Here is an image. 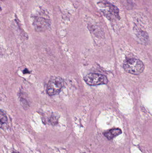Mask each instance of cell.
Returning a JSON list of instances; mask_svg holds the SVG:
<instances>
[{"mask_svg": "<svg viewBox=\"0 0 152 153\" xmlns=\"http://www.w3.org/2000/svg\"><path fill=\"white\" fill-rule=\"evenodd\" d=\"M84 80L87 84L90 85L105 84L108 82L107 77L99 74H90L84 77Z\"/></svg>", "mask_w": 152, "mask_h": 153, "instance_id": "cell-3", "label": "cell"}, {"mask_svg": "<svg viewBox=\"0 0 152 153\" xmlns=\"http://www.w3.org/2000/svg\"><path fill=\"white\" fill-rule=\"evenodd\" d=\"M123 67L125 71L131 74H140L144 70L143 63L138 59H130L124 62Z\"/></svg>", "mask_w": 152, "mask_h": 153, "instance_id": "cell-1", "label": "cell"}, {"mask_svg": "<svg viewBox=\"0 0 152 153\" xmlns=\"http://www.w3.org/2000/svg\"><path fill=\"white\" fill-rule=\"evenodd\" d=\"M64 81L59 77H54L52 78L48 82L47 85V93L50 96L55 95L60 91L63 87Z\"/></svg>", "mask_w": 152, "mask_h": 153, "instance_id": "cell-2", "label": "cell"}, {"mask_svg": "<svg viewBox=\"0 0 152 153\" xmlns=\"http://www.w3.org/2000/svg\"><path fill=\"white\" fill-rule=\"evenodd\" d=\"M7 118L4 113H3L2 111L1 112V127H2L3 126H4L5 124H7Z\"/></svg>", "mask_w": 152, "mask_h": 153, "instance_id": "cell-5", "label": "cell"}, {"mask_svg": "<svg viewBox=\"0 0 152 153\" xmlns=\"http://www.w3.org/2000/svg\"><path fill=\"white\" fill-rule=\"evenodd\" d=\"M122 133L121 129L119 128H114V129H111L108 132H106L104 134V135L109 140H111L116 137L117 136L119 135L120 134Z\"/></svg>", "mask_w": 152, "mask_h": 153, "instance_id": "cell-4", "label": "cell"}]
</instances>
